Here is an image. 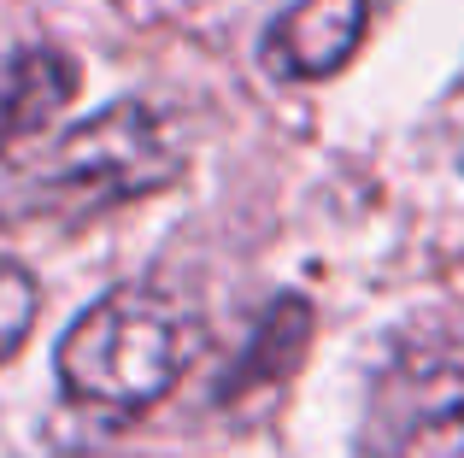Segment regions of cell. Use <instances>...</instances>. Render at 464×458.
I'll use <instances>...</instances> for the list:
<instances>
[{
  "label": "cell",
  "mask_w": 464,
  "mask_h": 458,
  "mask_svg": "<svg viewBox=\"0 0 464 458\" xmlns=\"http://www.w3.org/2000/svg\"><path fill=\"white\" fill-rule=\"evenodd\" d=\"M364 24H371L364 0H295L265 30V65L288 82H317L353 59V47L364 42Z\"/></svg>",
  "instance_id": "4"
},
{
  "label": "cell",
  "mask_w": 464,
  "mask_h": 458,
  "mask_svg": "<svg viewBox=\"0 0 464 458\" xmlns=\"http://www.w3.org/2000/svg\"><path fill=\"white\" fill-rule=\"evenodd\" d=\"M182 171V153L170 141L165 118L148 100H118L82 129H71L53 148V159L35 171L47 195H65L77 206H118L165 188Z\"/></svg>",
  "instance_id": "2"
},
{
  "label": "cell",
  "mask_w": 464,
  "mask_h": 458,
  "mask_svg": "<svg viewBox=\"0 0 464 458\" xmlns=\"http://www.w3.org/2000/svg\"><path fill=\"white\" fill-rule=\"evenodd\" d=\"M200 353V323L165 294L118 288L94 300L53 353L59 388L106 417H136L182 382Z\"/></svg>",
  "instance_id": "1"
},
{
  "label": "cell",
  "mask_w": 464,
  "mask_h": 458,
  "mask_svg": "<svg viewBox=\"0 0 464 458\" xmlns=\"http://www.w3.org/2000/svg\"><path fill=\"white\" fill-rule=\"evenodd\" d=\"M306 335H312L306 300H283L276 311H265V323H259V335H253L241 370L229 377V394H247V388H259V382H271V377H288V370L300 365V353H306Z\"/></svg>",
  "instance_id": "6"
},
{
  "label": "cell",
  "mask_w": 464,
  "mask_h": 458,
  "mask_svg": "<svg viewBox=\"0 0 464 458\" xmlns=\"http://www.w3.org/2000/svg\"><path fill=\"white\" fill-rule=\"evenodd\" d=\"M35 311H42V294H35V276L24 271L18 259H0V365L30 341Z\"/></svg>",
  "instance_id": "7"
},
{
  "label": "cell",
  "mask_w": 464,
  "mask_h": 458,
  "mask_svg": "<svg viewBox=\"0 0 464 458\" xmlns=\"http://www.w3.org/2000/svg\"><path fill=\"white\" fill-rule=\"evenodd\" d=\"M371 458H464V365L406 353L371 394Z\"/></svg>",
  "instance_id": "3"
},
{
  "label": "cell",
  "mask_w": 464,
  "mask_h": 458,
  "mask_svg": "<svg viewBox=\"0 0 464 458\" xmlns=\"http://www.w3.org/2000/svg\"><path fill=\"white\" fill-rule=\"evenodd\" d=\"M77 82H82L77 65H71L59 47H30V53L12 59L6 77H0V159H6L24 136H35L59 106H71Z\"/></svg>",
  "instance_id": "5"
}]
</instances>
